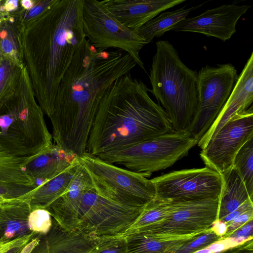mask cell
<instances>
[{"label": "cell", "mask_w": 253, "mask_h": 253, "mask_svg": "<svg viewBox=\"0 0 253 253\" xmlns=\"http://www.w3.org/2000/svg\"><path fill=\"white\" fill-rule=\"evenodd\" d=\"M136 65L126 52L96 49L85 39L60 81L49 117L55 144L81 157L104 93Z\"/></svg>", "instance_id": "obj_1"}, {"label": "cell", "mask_w": 253, "mask_h": 253, "mask_svg": "<svg viewBox=\"0 0 253 253\" xmlns=\"http://www.w3.org/2000/svg\"><path fill=\"white\" fill-rule=\"evenodd\" d=\"M130 74L117 79L102 96L85 152L96 156L174 131L167 113Z\"/></svg>", "instance_id": "obj_2"}, {"label": "cell", "mask_w": 253, "mask_h": 253, "mask_svg": "<svg viewBox=\"0 0 253 253\" xmlns=\"http://www.w3.org/2000/svg\"><path fill=\"white\" fill-rule=\"evenodd\" d=\"M84 0H57L43 17L42 108L49 116L60 81L85 39L82 26Z\"/></svg>", "instance_id": "obj_3"}, {"label": "cell", "mask_w": 253, "mask_h": 253, "mask_svg": "<svg viewBox=\"0 0 253 253\" xmlns=\"http://www.w3.org/2000/svg\"><path fill=\"white\" fill-rule=\"evenodd\" d=\"M149 79L150 91L165 111L174 131H187L198 105V72L179 58L168 41L156 42Z\"/></svg>", "instance_id": "obj_4"}, {"label": "cell", "mask_w": 253, "mask_h": 253, "mask_svg": "<svg viewBox=\"0 0 253 253\" xmlns=\"http://www.w3.org/2000/svg\"><path fill=\"white\" fill-rule=\"evenodd\" d=\"M88 172L94 191L120 204L142 208L156 197L151 174L138 173L105 162L85 152L79 157Z\"/></svg>", "instance_id": "obj_5"}, {"label": "cell", "mask_w": 253, "mask_h": 253, "mask_svg": "<svg viewBox=\"0 0 253 253\" xmlns=\"http://www.w3.org/2000/svg\"><path fill=\"white\" fill-rule=\"evenodd\" d=\"M198 141L187 131H173L127 148L96 157L130 171L151 174L172 166L186 156Z\"/></svg>", "instance_id": "obj_6"}, {"label": "cell", "mask_w": 253, "mask_h": 253, "mask_svg": "<svg viewBox=\"0 0 253 253\" xmlns=\"http://www.w3.org/2000/svg\"><path fill=\"white\" fill-rule=\"evenodd\" d=\"M82 26L85 38L95 48H117L129 54L146 72L140 51L148 43L135 31L118 22L108 11L103 0H84Z\"/></svg>", "instance_id": "obj_7"}, {"label": "cell", "mask_w": 253, "mask_h": 253, "mask_svg": "<svg viewBox=\"0 0 253 253\" xmlns=\"http://www.w3.org/2000/svg\"><path fill=\"white\" fill-rule=\"evenodd\" d=\"M235 67L230 63L206 66L198 75L196 112L187 131L198 142L219 114L237 81Z\"/></svg>", "instance_id": "obj_8"}, {"label": "cell", "mask_w": 253, "mask_h": 253, "mask_svg": "<svg viewBox=\"0 0 253 253\" xmlns=\"http://www.w3.org/2000/svg\"><path fill=\"white\" fill-rule=\"evenodd\" d=\"M143 208L120 204L90 190L83 196L76 230L99 238L123 236Z\"/></svg>", "instance_id": "obj_9"}, {"label": "cell", "mask_w": 253, "mask_h": 253, "mask_svg": "<svg viewBox=\"0 0 253 253\" xmlns=\"http://www.w3.org/2000/svg\"><path fill=\"white\" fill-rule=\"evenodd\" d=\"M175 203L164 219L137 232L160 241L180 240L203 234L217 220L219 199Z\"/></svg>", "instance_id": "obj_10"}, {"label": "cell", "mask_w": 253, "mask_h": 253, "mask_svg": "<svg viewBox=\"0 0 253 253\" xmlns=\"http://www.w3.org/2000/svg\"><path fill=\"white\" fill-rule=\"evenodd\" d=\"M156 197L173 202L219 199L221 175L205 167L172 171L151 179Z\"/></svg>", "instance_id": "obj_11"}, {"label": "cell", "mask_w": 253, "mask_h": 253, "mask_svg": "<svg viewBox=\"0 0 253 253\" xmlns=\"http://www.w3.org/2000/svg\"><path fill=\"white\" fill-rule=\"evenodd\" d=\"M253 137L252 106L232 117L209 140L200 156L206 167L221 174L233 167L239 150Z\"/></svg>", "instance_id": "obj_12"}, {"label": "cell", "mask_w": 253, "mask_h": 253, "mask_svg": "<svg viewBox=\"0 0 253 253\" xmlns=\"http://www.w3.org/2000/svg\"><path fill=\"white\" fill-rule=\"evenodd\" d=\"M251 7L247 4H223L183 19L171 30L201 33L225 42L236 33L237 22Z\"/></svg>", "instance_id": "obj_13"}, {"label": "cell", "mask_w": 253, "mask_h": 253, "mask_svg": "<svg viewBox=\"0 0 253 253\" xmlns=\"http://www.w3.org/2000/svg\"><path fill=\"white\" fill-rule=\"evenodd\" d=\"M93 189L90 177L81 164L67 190L46 208L62 228L76 230L84 194Z\"/></svg>", "instance_id": "obj_14"}, {"label": "cell", "mask_w": 253, "mask_h": 253, "mask_svg": "<svg viewBox=\"0 0 253 253\" xmlns=\"http://www.w3.org/2000/svg\"><path fill=\"white\" fill-rule=\"evenodd\" d=\"M253 102V53L248 59L242 72L219 114L204 136L198 142L203 149L209 140L234 115L245 111Z\"/></svg>", "instance_id": "obj_15"}, {"label": "cell", "mask_w": 253, "mask_h": 253, "mask_svg": "<svg viewBox=\"0 0 253 253\" xmlns=\"http://www.w3.org/2000/svg\"><path fill=\"white\" fill-rule=\"evenodd\" d=\"M186 0H103L109 12L125 27L136 30L161 12Z\"/></svg>", "instance_id": "obj_16"}, {"label": "cell", "mask_w": 253, "mask_h": 253, "mask_svg": "<svg viewBox=\"0 0 253 253\" xmlns=\"http://www.w3.org/2000/svg\"><path fill=\"white\" fill-rule=\"evenodd\" d=\"M110 237L99 238L78 230L60 227L52 218L49 232L41 235L30 253H88L97 245Z\"/></svg>", "instance_id": "obj_17"}, {"label": "cell", "mask_w": 253, "mask_h": 253, "mask_svg": "<svg viewBox=\"0 0 253 253\" xmlns=\"http://www.w3.org/2000/svg\"><path fill=\"white\" fill-rule=\"evenodd\" d=\"M28 157L13 155L0 149V199L21 197L38 185L24 169Z\"/></svg>", "instance_id": "obj_18"}, {"label": "cell", "mask_w": 253, "mask_h": 253, "mask_svg": "<svg viewBox=\"0 0 253 253\" xmlns=\"http://www.w3.org/2000/svg\"><path fill=\"white\" fill-rule=\"evenodd\" d=\"M56 144L28 157L24 169L37 183L50 179L65 170L77 157Z\"/></svg>", "instance_id": "obj_19"}, {"label": "cell", "mask_w": 253, "mask_h": 253, "mask_svg": "<svg viewBox=\"0 0 253 253\" xmlns=\"http://www.w3.org/2000/svg\"><path fill=\"white\" fill-rule=\"evenodd\" d=\"M32 211L29 200L23 197L6 200L0 204V243L34 233L28 225Z\"/></svg>", "instance_id": "obj_20"}, {"label": "cell", "mask_w": 253, "mask_h": 253, "mask_svg": "<svg viewBox=\"0 0 253 253\" xmlns=\"http://www.w3.org/2000/svg\"><path fill=\"white\" fill-rule=\"evenodd\" d=\"M80 165L79 157H77L62 172L41 183L22 197L29 200L32 211L38 208L45 209L67 190Z\"/></svg>", "instance_id": "obj_21"}, {"label": "cell", "mask_w": 253, "mask_h": 253, "mask_svg": "<svg viewBox=\"0 0 253 253\" xmlns=\"http://www.w3.org/2000/svg\"><path fill=\"white\" fill-rule=\"evenodd\" d=\"M220 174L222 186L219 198L218 220H222L248 199H252L238 171L233 166Z\"/></svg>", "instance_id": "obj_22"}, {"label": "cell", "mask_w": 253, "mask_h": 253, "mask_svg": "<svg viewBox=\"0 0 253 253\" xmlns=\"http://www.w3.org/2000/svg\"><path fill=\"white\" fill-rule=\"evenodd\" d=\"M0 149L13 155L31 156L11 111L0 110Z\"/></svg>", "instance_id": "obj_23"}, {"label": "cell", "mask_w": 253, "mask_h": 253, "mask_svg": "<svg viewBox=\"0 0 253 253\" xmlns=\"http://www.w3.org/2000/svg\"><path fill=\"white\" fill-rule=\"evenodd\" d=\"M202 4L188 8L181 7L174 11L162 13L135 31L149 43L154 38L160 37L166 32L171 30L192 11L201 7Z\"/></svg>", "instance_id": "obj_24"}, {"label": "cell", "mask_w": 253, "mask_h": 253, "mask_svg": "<svg viewBox=\"0 0 253 253\" xmlns=\"http://www.w3.org/2000/svg\"><path fill=\"white\" fill-rule=\"evenodd\" d=\"M124 236L128 253H175L187 241L195 237L180 240L160 241L143 232Z\"/></svg>", "instance_id": "obj_25"}, {"label": "cell", "mask_w": 253, "mask_h": 253, "mask_svg": "<svg viewBox=\"0 0 253 253\" xmlns=\"http://www.w3.org/2000/svg\"><path fill=\"white\" fill-rule=\"evenodd\" d=\"M175 207V202L155 197L143 207L139 216L124 235L139 232L158 224Z\"/></svg>", "instance_id": "obj_26"}, {"label": "cell", "mask_w": 253, "mask_h": 253, "mask_svg": "<svg viewBox=\"0 0 253 253\" xmlns=\"http://www.w3.org/2000/svg\"><path fill=\"white\" fill-rule=\"evenodd\" d=\"M233 166L238 171L250 198L253 199V137L239 150Z\"/></svg>", "instance_id": "obj_27"}, {"label": "cell", "mask_w": 253, "mask_h": 253, "mask_svg": "<svg viewBox=\"0 0 253 253\" xmlns=\"http://www.w3.org/2000/svg\"><path fill=\"white\" fill-rule=\"evenodd\" d=\"M221 240H223L222 236L216 234L211 227L203 234L189 239L175 253H195Z\"/></svg>", "instance_id": "obj_28"}, {"label": "cell", "mask_w": 253, "mask_h": 253, "mask_svg": "<svg viewBox=\"0 0 253 253\" xmlns=\"http://www.w3.org/2000/svg\"><path fill=\"white\" fill-rule=\"evenodd\" d=\"M52 225V216L46 209H36L30 213L28 225L30 230L34 233L45 235L49 232Z\"/></svg>", "instance_id": "obj_29"}, {"label": "cell", "mask_w": 253, "mask_h": 253, "mask_svg": "<svg viewBox=\"0 0 253 253\" xmlns=\"http://www.w3.org/2000/svg\"><path fill=\"white\" fill-rule=\"evenodd\" d=\"M88 253H128L126 238L124 235L108 238Z\"/></svg>", "instance_id": "obj_30"}, {"label": "cell", "mask_w": 253, "mask_h": 253, "mask_svg": "<svg viewBox=\"0 0 253 253\" xmlns=\"http://www.w3.org/2000/svg\"><path fill=\"white\" fill-rule=\"evenodd\" d=\"M253 218V209L243 213L237 218L226 223L227 229L225 234L222 236L223 240L229 238L234 232Z\"/></svg>", "instance_id": "obj_31"}, {"label": "cell", "mask_w": 253, "mask_h": 253, "mask_svg": "<svg viewBox=\"0 0 253 253\" xmlns=\"http://www.w3.org/2000/svg\"><path fill=\"white\" fill-rule=\"evenodd\" d=\"M218 253H253V239H249Z\"/></svg>", "instance_id": "obj_32"}, {"label": "cell", "mask_w": 253, "mask_h": 253, "mask_svg": "<svg viewBox=\"0 0 253 253\" xmlns=\"http://www.w3.org/2000/svg\"><path fill=\"white\" fill-rule=\"evenodd\" d=\"M253 209V200L249 199L247 200L244 204L241 205L235 211L227 215L221 221L226 223L234 220L243 213Z\"/></svg>", "instance_id": "obj_33"}, {"label": "cell", "mask_w": 253, "mask_h": 253, "mask_svg": "<svg viewBox=\"0 0 253 253\" xmlns=\"http://www.w3.org/2000/svg\"><path fill=\"white\" fill-rule=\"evenodd\" d=\"M211 228L216 234L222 236L226 233L227 224L223 221L217 220L212 224Z\"/></svg>", "instance_id": "obj_34"}, {"label": "cell", "mask_w": 253, "mask_h": 253, "mask_svg": "<svg viewBox=\"0 0 253 253\" xmlns=\"http://www.w3.org/2000/svg\"><path fill=\"white\" fill-rule=\"evenodd\" d=\"M3 51L6 53H10L13 50V45L11 42L7 39L3 40L1 42Z\"/></svg>", "instance_id": "obj_35"}, {"label": "cell", "mask_w": 253, "mask_h": 253, "mask_svg": "<svg viewBox=\"0 0 253 253\" xmlns=\"http://www.w3.org/2000/svg\"><path fill=\"white\" fill-rule=\"evenodd\" d=\"M18 1L17 0H10L5 4V7L8 11H12L17 6Z\"/></svg>", "instance_id": "obj_36"}, {"label": "cell", "mask_w": 253, "mask_h": 253, "mask_svg": "<svg viewBox=\"0 0 253 253\" xmlns=\"http://www.w3.org/2000/svg\"><path fill=\"white\" fill-rule=\"evenodd\" d=\"M21 3L22 5L27 9L30 8L32 5V1L29 0H23Z\"/></svg>", "instance_id": "obj_37"}, {"label": "cell", "mask_w": 253, "mask_h": 253, "mask_svg": "<svg viewBox=\"0 0 253 253\" xmlns=\"http://www.w3.org/2000/svg\"><path fill=\"white\" fill-rule=\"evenodd\" d=\"M25 246L20 247L11 250L6 253H20Z\"/></svg>", "instance_id": "obj_38"}, {"label": "cell", "mask_w": 253, "mask_h": 253, "mask_svg": "<svg viewBox=\"0 0 253 253\" xmlns=\"http://www.w3.org/2000/svg\"><path fill=\"white\" fill-rule=\"evenodd\" d=\"M5 200H3V199H0V204H1L3 201H5Z\"/></svg>", "instance_id": "obj_39"}]
</instances>
